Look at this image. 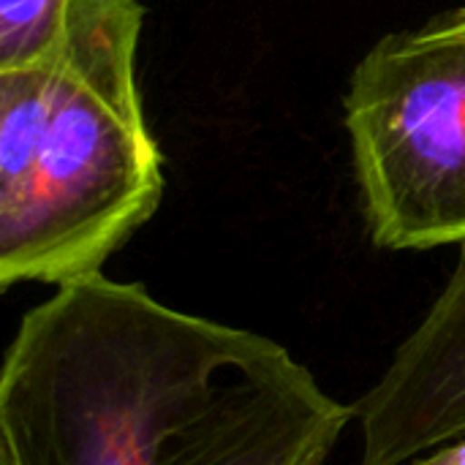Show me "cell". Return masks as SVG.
<instances>
[{
	"mask_svg": "<svg viewBox=\"0 0 465 465\" xmlns=\"http://www.w3.org/2000/svg\"><path fill=\"white\" fill-rule=\"evenodd\" d=\"M351 422L283 343L104 272L30 308L0 371V465H324Z\"/></svg>",
	"mask_w": 465,
	"mask_h": 465,
	"instance_id": "cell-1",
	"label": "cell"
},
{
	"mask_svg": "<svg viewBox=\"0 0 465 465\" xmlns=\"http://www.w3.org/2000/svg\"><path fill=\"white\" fill-rule=\"evenodd\" d=\"M139 0H74L33 183L0 218V286L101 275L163 199L136 87Z\"/></svg>",
	"mask_w": 465,
	"mask_h": 465,
	"instance_id": "cell-2",
	"label": "cell"
},
{
	"mask_svg": "<svg viewBox=\"0 0 465 465\" xmlns=\"http://www.w3.org/2000/svg\"><path fill=\"white\" fill-rule=\"evenodd\" d=\"M346 131L379 248L465 245V5L368 49L349 82Z\"/></svg>",
	"mask_w": 465,
	"mask_h": 465,
	"instance_id": "cell-3",
	"label": "cell"
},
{
	"mask_svg": "<svg viewBox=\"0 0 465 465\" xmlns=\"http://www.w3.org/2000/svg\"><path fill=\"white\" fill-rule=\"evenodd\" d=\"M354 411L360 465H406L465 439V262Z\"/></svg>",
	"mask_w": 465,
	"mask_h": 465,
	"instance_id": "cell-4",
	"label": "cell"
},
{
	"mask_svg": "<svg viewBox=\"0 0 465 465\" xmlns=\"http://www.w3.org/2000/svg\"><path fill=\"white\" fill-rule=\"evenodd\" d=\"M57 57L0 71V218L22 204L33 183L52 112Z\"/></svg>",
	"mask_w": 465,
	"mask_h": 465,
	"instance_id": "cell-5",
	"label": "cell"
},
{
	"mask_svg": "<svg viewBox=\"0 0 465 465\" xmlns=\"http://www.w3.org/2000/svg\"><path fill=\"white\" fill-rule=\"evenodd\" d=\"M74 0H0V71L54 60Z\"/></svg>",
	"mask_w": 465,
	"mask_h": 465,
	"instance_id": "cell-6",
	"label": "cell"
},
{
	"mask_svg": "<svg viewBox=\"0 0 465 465\" xmlns=\"http://www.w3.org/2000/svg\"><path fill=\"white\" fill-rule=\"evenodd\" d=\"M406 465H465V439L447 444V447H439L433 452H425Z\"/></svg>",
	"mask_w": 465,
	"mask_h": 465,
	"instance_id": "cell-7",
	"label": "cell"
}]
</instances>
